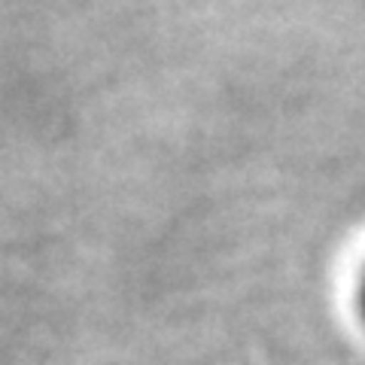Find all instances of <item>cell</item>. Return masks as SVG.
Segmentation results:
<instances>
[{"label": "cell", "instance_id": "obj_1", "mask_svg": "<svg viewBox=\"0 0 365 365\" xmlns=\"http://www.w3.org/2000/svg\"><path fill=\"white\" fill-rule=\"evenodd\" d=\"M359 304H362V317H365V277H362V287H359Z\"/></svg>", "mask_w": 365, "mask_h": 365}]
</instances>
